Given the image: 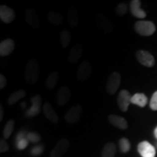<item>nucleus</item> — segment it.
<instances>
[{
    "mask_svg": "<svg viewBox=\"0 0 157 157\" xmlns=\"http://www.w3.org/2000/svg\"><path fill=\"white\" fill-rule=\"evenodd\" d=\"M40 67L38 60L31 59L26 64L24 70L25 81L29 84H34L38 81Z\"/></svg>",
    "mask_w": 157,
    "mask_h": 157,
    "instance_id": "obj_1",
    "label": "nucleus"
},
{
    "mask_svg": "<svg viewBox=\"0 0 157 157\" xmlns=\"http://www.w3.org/2000/svg\"><path fill=\"white\" fill-rule=\"evenodd\" d=\"M134 27L137 34L143 36H151L156 31V25L151 21H137Z\"/></svg>",
    "mask_w": 157,
    "mask_h": 157,
    "instance_id": "obj_2",
    "label": "nucleus"
},
{
    "mask_svg": "<svg viewBox=\"0 0 157 157\" xmlns=\"http://www.w3.org/2000/svg\"><path fill=\"white\" fill-rule=\"evenodd\" d=\"M121 84V74L117 71L113 72L108 78L106 82V91L109 95L117 93Z\"/></svg>",
    "mask_w": 157,
    "mask_h": 157,
    "instance_id": "obj_3",
    "label": "nucleus"
},
{
    "mask_svg": "<svg viewBox=\"0 0 157 157\" xmlns=\"http://www.w3.org/2000/svg\"><path fill=\"white\" fill-rule=\"evenodd\" d=\"M95 23L97 26L105 34H110L113 30V23L109 18L103 14H97L95 16Z\"/></svg>",
    "mask_w": 157,
    "mask_h": 157,
    "instance_id": "obj_4",
    "label": "nucleus"
},
{
    "mask_svg": "<svg viewBox=\"0 0 157 157\" xmlns=\"http://www.w3.org/2000/svg\"><path fill=\"white\" fill-rule=\"evenodd\" d=\"M92 74V66L88 60L83 61L80 63L76 70V77L79 82H84L87 80Z\"/></svg>",
    "mask_w": 157,
    "mask_h": 157,
    "instance_id": "obj_5",
    "label": "nucleus"
},
{
    "mask_svg": "<svg viewBox=\"0 0 157 157\" xmlns=\"http://www.w3.org/2000/svg\"><path fill=\"white\" fill-rule=\"evenodd\" d=\"M131 98L132 96L128 90H122L119 92L117 98V105L121 111H127L129 104L131 103Z\"/></svg>",
    "mask_w": 157,
    "mask_h": 157,
    "instance_id": "obj_6",
    "label": "nucleus"
},
{
    "mask_svg": "<svg viewBox=\"0 0 157 157\" xmlns=\"http://www.w3.org/2000/svg\"><path fill=\"white\" fill-rule=\"evenodd\" d=\"M70 143L68 139H61L58 141L52 151L50 152V157H62L67 152Z\"/></svg>",
    "mask_w": 157,
    "mask_h": 157,
    "instance_id": "obj_7",
    "label": "nucleus"
},
{
    "mask_svg": "<svg viewBox=\"0 0 157 157\" xmlns=\"http://www.w3.org/2000/svg\"><path fill=\"white\" fill-rule=\"evenodd\" d=\"M136 58L140 64L146 67L151 68L155 65V59L150 52L146 50H138L136 52Z\"/></svg>",
    "mask_w": 157,
    "mask_h": 157,
    "instance_id": "obj_8",
    "label": "nucleus"
},
{
    "mask_svg": "<svg viewBox=\"0 0 157 157\" xmlns=\"http://www.w3.org/2000/svg\"><path fill=\"white\" fill-rule=\"evenodd\" d=\"M82 113V108L81 105H76L72 106L65 115V119L69 124H75L80 119Z\"/></svg>",
    "mask_w": 157,
    "mask_h": 157,
    "instance_id": "obj_9",
    "label": "nucleus"
},
{
    "mask_svg": "<svg viewBox=\"0 0 157 157\" xmlns=\"http://www.w3.org/2000/svg\"><path fill=\"white\" fill-rule=\"evenodd\" d=\"M137 151L142 157H155L156 149L148 141H142L137 146Z\"/></svg>",
    "mask_w": 157,
    "mask_h": 157,
    "instance_id": "obj_10",
    "label": "nucleus"
},
{
    "mask_svg": "<svg viewBox=\"0 0 157 157\" xmlns=\"http://www.w3.org/2000/svg\"><path fill=\"white\" fill-rule=\"evenodd\" d=\"M25 21L33 29H39L40 26V21L36 11L32 8H27L25 10Z\"/></svg>",
    "mask_w": 157,
    "mask_h": 157,
    "instance_id": "obj_11",
    "label": "nucleus"
},
{
    "mask_svg": "<svg viewBox=\"0 0 157 157\" xmlns=\"http://www.w3.org/2000/svg\"><path fill=\"white\" fill-rule=\"evenodd\" d=\"M32 105L25 113V115L28 117H34L38 115L40 112V108L42 105V98L40 95H36L31 98Z\"/></svg>",
    "mask_w": 157,
    "mask_h": 157,
    "instance_id": "obj_12",
    "label": "nucleus"
},
{
    "mask_svg": "<svg viewBox=\"0 0 157 157\" xmlns=\"http://www.w3.org/2000/svg\"><path fill=\"white\" fill-rule=\"evenodd\" d=\"M0 18L5 23H10L15 18V13L13 8L7 5L0 6Z\"/></svg>",
    "mask_w": 157,
    "mask_h": 157,
    "instance_id": "obj_13",
    "label": "nucleus"
},
{
    "mask_svg": "<svg viewBox=\"0 0 157 157\" xmlns=\"http://www.w3.org/2000/svg\"><path fill=\"white\" fill-rule=\"evenodd\" d=\"M71 96L70 88L67 86H62L59 89L57 94V103L60 106H63L67 104Z\"/></svg>",
    "mask_w": 157,
    "mask_h": 157,
    "instance_id": "obj_14",
    "label": "nucleus"
},
{
    "mask_svg": "<svg viewBox=\"0 0 157 157\" xmlns=\"http://www.w3.org/2000/svg\"><path fill=\"white\" fill-rule=\"evenodd\" d=\"M15 42L11 39H7L0 43V56L5 57L10 55L15 49Z\"/></svg>",
    "mask_w": 157,
    "mask_h": 157,
    "instance_id": "obj_15",
    "label": "nucleus"
},
{
    "mask_svg": "<svg viewBox=\"0 0 157 157\" xmlns=\"http://www.w3.org/2000/svg\"><path fill=\"white\" fill-rule=\"evenodd\" d=\"M141 2L140 0H132L131 1L130 5V12L133 16L137 17V18L143 19L146 17V12L141 9Z\"/></svg>",
    "mask_w": 157,
    "mask_h": 157,
    "instance_id": "obj_16",
    "label": "nucleus"
},
{
    "mask_svg": "<svg viewBox=\"0 0 157 157\" xmlns=\"http://www.w3.org/2000/svg\"><path fill=\"white\" fill-rule=\"evenodd\" d=\"M83 54V47L80 44H76L71 49L68 60L70 63L74 64L81 58Z\"/></svg>",
    "mask_w": 157,
    "mask_h": 157,
    "instance_id": "obj_17",
    "label": "nucleus"
},
{
    "mask_svg": "<svg viewBox=\"0 0 157 157\" xmlns=\"http://www.w3.org/2000/svg\"><path fill=\"white\" fill-rule=\"evenodd\" d=\"M109 122L117 127L118 129H127L128 127V123L124 118L119 117V116L115 114H111L108 117Z\"/></svg>",
    "mask_w": 157,
    "mask_h": 157,
    "instance_id": "obj_18",
    "label": "nucleus"
},
{
    "mask_svg": "<svg viewBox=\"0 0 157 157\" xmlns=\"http://www.w3.org/2000/svg\"><path fill=\"white\" fill-rule=\"evenodd\" d=\"M43 112L47 119L54 124H58L59 122V119L58 115L55 111V110L50 103H45L43 107Z\"/></svg>",
    "mask_w": 157,
    "mask_h": 157,
    "instance_id": "obj_19",
    "label": "nucleus"
},
{
    "mask_svg": "<svg viewBox=\"0 0 157 157\" xmlns=\"http://www.w3.org/2000/svg\"><path fill=\"white\" fill-rule=\"evenodd\" d=\"M68 24L71 28H76L78 24V14L76 9L74 7L71 6L68 10Z\"/></svg>",
    "mask_w": 157,
    "mask_h": 157,
    "instance_id": "obj_20",
    "label": "nucleus"
},
{
    "mask_svg": "<svg viewBox=\"0 0 157 157\" xmlns=\"http://www.w3.org/2000/svg\"><path fill=\"white\" fill-rule=\"evenodd\" d=\"M48 21L54 25H60L63 22V16L60 13L55 11L49 12L47 15Z\"/></svg>",
    "mask_w": 157,
    "mask_h": 157,
    "instance_id": "obj_21",
    "label": "nucleus"
},
{
    "mask_svg": "<svg viewBox=\"0 0 157 157\" xmlns=\"http://www.w3.org/2000/svg\"><path fill=\"white\" fill-rule=\"evenodd\" d=\"M131 103L143 108L146 106L147 103H148V98L143 93H136L132 96Z\"/></svg>",
    "mask_w": 157,
    "mask_h": 157,
    "instance_id": "obj_22",
    "label": "nucleus"
},
{
    "mask_svg": "<svg viewBox=\"0 0 157 157\" xmlns=\"http://www.w3.org/2000/svg\"><path fill=\"white\" fill-rule=\"evenodd\" d=\"M59 78H60V76H59L58 72L53 71L52 72L50 75L48 76L46 80V86L49 90H53L56 85L58 84L59 82Z\"/></svg>",
    "mask_w": 157,
    "mask_h": 157,
    "instance_id": "obj_23",
    "label": "nucleus"
},
{
    "mask_svg": "<svg viewBox=\"0 0 157 157\" xmlns=\"http://www.w3.org/2000/svg\"><path fill=\"white\" fill-rule=\"evenodd\" d=\"M117 152V147L112 142L107 143L102 151V157H114Z\"/></svg>",
    "mask_w": 157,
    "mask_h": 157,
    "instance_id": "obj_24",
    "label": "nucleus"
},
{
    "mask_svg": "<svg viewBox=\"0 0 157 157\" xmlns=\"http://www.w3.org/2000/svg\"><path fill=\"white\" fill-rule=\"evenodd\" d=\"M59 39H60L62 48L64 49L67 48L71 40V35L70 31L67 29H63L59 34Z\"/></svg>",
    "mask_w": 157,
    "mask_h": 157,
    "instance_id": "obj_25",
    "label": "nucleus"
},
{
    "mask_svg": "<svg viewBox=\"0 0 157 157\" xmlns=\"http://www.w3.org/2000/svg\"><path fill=\"white\" fill-rule=\"evenodd\" d=\"M26 96V92L24 90H18L13 93L8 98V105H13L17 103L20 100Z\"/></svg>",
    "mask_w": 157,
    "mask_h": 157,
    "instance_id": "obj_26",
    "label": "nucleus"
},
{
    "mask_svg": "<svg viewBox=\"0 0 157 157\" xmlns=\"http://www.w3.org/2000/svg\"><path fill=\"white\" fill-rule=\"evenodd\" d=\"M15 121L13 119H10L6 123L5 128L3 130V137L5 139H8L14 130Z\"/></svg>",
    "mask_w": 157,
    "mask_h": 157,
    "instance_id": "obj_27",
    "label": "nucleus"
},
{
    "mask_svg": "<svg viewBox=\"0 0 157 157\" xmlns=\"http://www.w3.org/2000/svg\"><path fill=\"white\" fill-rule=\"evenodd\" d=\"M119 146L121 151L122 153H127L130 150V143L129 140L125 137H122L119 141Z\"/></svg>",
    "mask_w": 157,
    "mask_h": 157,
    "instance_id": "obj_28",
    "label": "nucleus"
},
{
    "mask_svg": "<svg viewBox=\"0 0 157 157\" xmlns=\"http://www.w3.org/2000/svg\"><path fill=\"white\" fill-rule=\"evenodd\" d=\"M127 10H128V7H127V4L124 2L119 3L115 10L116 13L119 17L124 16L127 13Z\"/></svg>",
    "mask_w": 157,
    "mask_h": 157,
    "instance_id": "obj_29",
    "label": "nucleus"
},
{
    "mask_svg": "<svg viewBox=\"0 0 157 157\" xmlns=\"http://www.w3.org/2000/svg\"><path fill=\"white\" fill-rule=\"evenodd\" d=\"M27 139L29 141L32 143H38L41 140V136L38 133L36 132H29L27 134Z\"/></svg>",
    "mask_w": 157,
    "mask_h": 157,
    "instance_id": "obj_30",
    "label": "nucleus"
},
{
    "mask_svg": "<svg viewBox=\"0 0 157 157\" xmlns=\"http://www.w3.org/2000/svg\"><path fill=\"white\" fill-rule=\"evenodd\" d=\"M44 151V148H43L42 146L41 145H38V146H36L33 147L31 149V154L33 155V156H39L42 154V152Z\"/></svg>",
    "mask_w": 157,
    "mask_h": 157,
    "instance_id": "obj_31",
    "label": "nucleus"
},
{
    "mask_svg": "<svg viewBox=\"0 0 157 157\" xmlns=\"http://www.w3.org/2000/svg\"><path fill=\"white\" fill-rule=\"evenodd\" d=\"M150 108L153 111H157V91L153 94L150 101Z\"/></svg>",
    "mask_w": 157,
    "mask_h": 157,
    "instance_id": "obj_32",
    "label": "nucleus"
},
{
    "mask_svg": "<svg viewBox=\"0 0 157 157\" xmlns=\"http://www.w3.org/2000/svg\"><path fill=\"white\" fill-rule=\"evenodd\" d=\"M28 145L29 140L26 137V138L23 139V140H21L20 142L17 143V148L18 149V150H23V149H25L27 146H28Z\"/></svg>",
    "mask_w": 157,
    "mask_h": 157,
    "instance_id": "obj_33",
    "label": "nucleus"
},
{
    "mask_svg": "<svg viewBox=\"0 0 157 157\" xmlns=\"http://www.w3.org/2000/svg\"><path fill=\"white\" fill-rule=\"evenodd\" d=\"M9 150V146L5 140L1 139L0 140V152L5 153Z\"/></svg>",
    "mask_w": 157,
    "mask_h": 157,
    "instance_id": "obj_34",
    "label": "nucleus"
},
{
    "mask_svg": "<svg viewBox=\"0 0 157 157\" xmlns=\"http://www.w3.org/2000/svg\"><path fill=\"white\" fill-rule=\"evenodd\" d=\"M7 84V78L3 74H0V89L2 90Z\"/></svg>",
    "mask_w": 157,
    "mask_h": 157,
    "instance_id": "obj_35",
    "label": "nucleus"
},
{
    "mask_svg": "<svg viewBox=\"0 0 157 157\" xmlns=\"http://www.w3.org/2000/svg\"><path fill=\"white\" fill-rule=\"evenodd\" d=\"M26 137H27V135L24 132H20L17 135L16 138H15V142H16V143H17L21 140L26 138Z\"/></svg>",
    "mask_w": 157,
    "mask_h": 157,
    "instance_id": "obj_36",
    "label": "nucleus"
},
{
    "mask_svg": "<svg viewBox=\"0 0 157 157\" xmlns=\"http://www.w3.org/2000/svg\"><path fill=\"white\" fill-rule=\"evenodd\" d=\"M3 118H4V107L1 104V105H0V121H2Z\"/></svg>",
    "mask_w": 157,
    "mask_h": 157,
    "instance_id": "obj_37",
    "label": "nucleus"
},
{
    "mask_svg": "<svg viewBox=\"0 0 157 157\" xmlns=\"http://www.w3.org/2000/svg\"><path fill=\"white\" fill-rule=\"evenodd\" d=\"M154 135H155V137L157 138V127L154 129Z\"/></svg>",
    "mask_w": 157,
    "mask_h": 157,
    "instance_id": "obj_38",
    "label": "nucleus"
}]
</instances>
